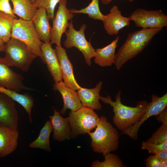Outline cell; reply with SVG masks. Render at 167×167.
<instances>
[{
    "label": "cell",
    "instance_id": "obj_28",
    "mask_svg": "<svg viewBox=\"0 0 167 167\" xmlns=\"http://www.w3.org/2000/svg\"><path fill=\"white\" fill-rule=\"evenodd\" d=\"M60 0H36L35 5L37 8H43L46 11L49 19H53L54 17L55 7Z\"/></svg>",
    "mask_w": 167,
    "mask_h": 167
},
{
    "label": "cell",
    "instance_id": "obj_33",
    "mask_svg": "<svg viewBox=\"0 0 167 167\" xmlns=\"http://www.w3.org/2000/svg\"><path fill=\"white\" fill-rule=\"evenodd\" d=\"M156 119L162 124H167V107L165 109L156 116Z\"/></svg>",
    "mask_w": 167,
    "mask_h": 167
},
{
    "label": "cell",
    "instance_id": "obj_7",
    "mask_svg": "<svg viewBox=\"0 0 167 167\" xmlns=\"http://www.w3.org/2000/svg\"><path fill=\"white\" fill-rule=\"evenodd\" d=\"M87 25L84 24L79 30H76L75 29L71 20L69 23L68 29L65 33L66 39L64 45L67 49L72 47L78 49L83 54L86 64L90 66L92 63L91 59L95 56V49L90 41H88L85 38L84 31Z\"/></svg>",
    "mask_w": 167,
    "mask_h": 167
},
{
    "label": "cell",
    "instance_id": "obj_27",
    "mask_svg": "<svg viewBox=\"0 0 167 167\" xmlns=\"http://www.w3.org/2000/svg\"><path fill=\"white\" fill-rule=\"evenodd\" d=\"M105 160L102 162L96 160L92 162V167H125L119 157L116 155L110 152L104 156Z\"/></svg>",
    "mask_w": 167,
    "mask_h": 167
},
{
    "label": "cell",
    "instance_id": "obj_11",
    "mask_svg": "<svg viewBox=\"0 0 167 167\" xmlns=\"http://www.w3.org/2000/svg\"><path fill=\"white\" fill-rule=\"evenodd\" d=\"M4 58L0 57V87L16 92L24 89L31 90L23 81L24 78L9 67Z\"/></svg>",
    "mask_w": 167,
    "mask_h": 167
},
{
    "label": "cell",
    "instance_id": "obj_13",
    "mask_svg": "<svg viewBox=\"0 0 167 167\" xmlns=\"http://www.w3.org/2000/svg\"><path fill=\"white\" fill-rule=\"evenodd\" d=\"M19 116L14 101L0 92V122L17 129Z\"/></svg>",
    "mask_w": 167,
    "mask_h": 167
},
{
    "label": "cell",
    "instance_id": "obj_31",
    "mask_svg": "<svg viewBox=\"0 0 167 167\" xmlns=\"http://www.w3.org/2000/svg\"><path fill=\"white\" fill-rule=\"evenodd\" d=\"M146 167H161V160L154 155L149 156L145 161Z\"/></svg>",
    "mask_w": 167,
    "mask_h": 167
},
{
    "label": "cell",
    "instance_id": "obj_19",
    "mask_svg": "<svg viewBox=\"0 0 167 167\" xmlns=\"http://www.w3.org/2000/svg\"><path fill=\"white\" fill-rule=\"evenodd\" d=\"M49 19L46 10L40 8L31 20L40 40L45 43H49L51 40L52 27Z\"/></svg>",
    "mask_w": 167,
    "mask_h": 167
},
{
    "label": "cell",
    "instance_id": "obj_3",
    "mask_svg": "<svg viewBox=\"0 0 167 167\" xmlns=\"http://www.w3.org/2000/svg\"><path fill=\"white\" fill-rule=\"evenodd\" d=\"M93 132H89L91 147L95 152L102 154L114 152L118 148L119 136L117 130L107 121L105 116L100 118L99 122Z\"/></svg>",
    "mask_w": 167,
    "mask_h": 167
},
{
    "label": "cell",
    "instance_id": "obj_35",
    "mask_svg": "<svg viewBox=\"0 0 167 167\" xmlns=\"http://www.w3.org/2000/svg\"><path fill=\"white\" fill-rule=\"evenodd\" d=\"M101 2L104 5H108L110 4V3L113 0H100ZM129 1L131 2H133L135 0H126Z\"/></svg>",
    "mask_w": 167,
    "mask_h": 167
},
{
    "label": "cell",
    "instance_id": "obj_37",
    "mask_svg": "<svg viewBox=\"0 0 167 167\" xmlns=\"http://www.w3.org/2000/svg\"><path fill=\"white\" fill-rule=\"evenodd\" d=\"M167 167V159L161 160V167Z\"/></svg>",
    "mask_w": 167,
    "mask_h": 167
},
{
    "label": "cell",
    "instance_id": "obj_34",
    "mask_svg": "<svg viewBox=\"0 0 167 167\" xmlns=\"http://www.w3.org/2000/svg\"><path fill=\"white\" fill-rule=\"evenodd\" d=\"M153 155H155L161 160L167 159V149L159 151L155 153Z\"/></svg>",
    "mask_w": 167,
    "mask_h": 167
},
{
    "label": "cell",
    "instance_id": "obj_4",
    "mask_svg": "<svg viewBox=\"0 0 167 167\" xmlns=\"http://www.w3.org/2000/svg\"><path fill=\"white\" fill-rule=\"evenodd\" d=\"M5 45L4 58L9 66H15L23 71L29 69L33 60L38 56L21 41L11 38Z\"/></svg>",
    "mask_w": 167,
    "mask_h": 167
},
{
    "label": "cell",
    "instance_id": "obj_25",
    "mask_svg": "<svg viewBox=\"0 0 167 167\" xmlns=\"http://www.w3.org/2000/svg\"><path fill=\"white\" fill-rule=\"evenodd\" d=\"M16 18L15 15L0 11V39L5 43L11 38L14 21Z\"/></svg>",
    "mask_w": 167,
    "mask_h": 167
},
{
    "label": "cell",
    "instance_id": "obj_38",
    "mask_svg": "<svg viewBox=\"0 0 167 167\" xmlns=\"http://www.w3.org/2000/svg\"><path fill=\"white\" fill-rule=\"evenodd\" d=\"M35 0H31V1L32 2V3L35 4Z\"/></svg>",
    "mask_w": 167,
    "mask_h": 167
},
{
    "label": "cell",
    "instance_id": "obj_6",
    "mask_svg": "<svg viewBox=\"0 0 167 167\" xmlns=\"http://www.w3.org/2000/svg\"><path fill=\"white\" fill-rule=\"evenodd\" d=\"M94 109L83 106L75 111H71L67 118L73 138L87 133L95 128L100 118Z\"/></svg>",
    "mask_w": 167,
    "mask_h": 167
},
{
    "label": "cell",
    "instance_id": "obj_8",
    "mask_svg": "<svg viewBox=\"0 0 167 167\" xmlns=\"http://www.w3.org/2000/svg\"><path fill=\"white\" fill-rule=\"evenodd\" d=\"M128 18L136 26L142 28H163L167 27V16L161 10L148 11L139 8Z\"/></svg>",
    "mask_w": 167,
    "mask_h": 167
},
{
    "label": "cell",
    "instance_id": "obj_2",
    "mask_svg": "<svg viewBox=\"0 0 167 167\" xmlns=\"http://www.w3.org/2000/svg\"><path fill=\"white\" fill-rule=\"evenodd\" d=\"M163 28H142L128 33L123 44L115 54L113 64L118 70L128 61L136 56Z\"/></svg>",
    "mask_w": 167,
    "mask_h": 167
},
{
    "label": "cell",
    "instance_id": "obj_32",
    "mask_svg": "<svg viewBox=\"0 0 167 167\" xmlns=\"http://www.w3.org/2000/svg\"><path fill=\"white\" fill-rule=\"evenodd\" d=\"M10 0H0V11L15 15L10 3Z\"/></svg>",
    "mask_w": 167,
    "mask_h": 167
},
{
    "label": "cell",
    "instance_id": "obj_22",
    "mask_svg": "<svg viewBox=\"0 0 167 167\" xmlns=\"http://www.w3.org/2000/svg\"><path fill=\"white\" fill-rule=\"evenodd\" d=\"M13 5L12 11L21 18L31 20L38 8L31 0H10Z\"/></svg>",
    "mask_w": 167,
    "mask_h": 167
},
{
    "label": "cell",
    "instance_id": "obj_16",
    "mask_svg": "<svg viewBox=\"0 0 167 167\" xmlns=\"http://www.w3.org/2000/svg\"><path fill=\"white\" fill-rule=\"evenodd\" d=\"M53 89L58 91L63 100V107L59 112L61 115L65 114L68 109L74 111L83 106L77 92L76 91L66 86L63 81L55 83L53 84Z\"/></svg>",
    "mask_w": 167,
    "mask_h": 167
},
{
    "label": "cell",
    "instance_id": "obj_9",
    "mask_svg": "<svg viewBox=\"0 0 167 167\" xmlns=\"http://www.w3.org/2000/svg\"><path fill=\"white\" fill-rule=\"evenodd\" d=\"M59 3L58 10L53 19L50 43L60 46L62 36L66 31L69 25V21L72 20L73 14L66 7L67 0H60Z\"/></svg>",
    "mask_w": 167,
    "mask_h": 167
},
{
    "label": "cell",
    "instance_id": "obj_18",
    "mask_svg": "<svg viewBox=\"0 0 167 167\" xmlns=\"http://www.w3.org/2000/svg\"><path fill=\"white\" fill-rule=\"evenodd\" d=\"M53 109V115L49 116L53 126V139L62 142L73 138L67 118H63L58 110L54 108Z\"/></svg>",
    "mask_w": 167,
    "mask_h": 167
},
{
    "label": "cell",
    "instance_id": "obj_15",
    "mask_svg": "<svg viewBox=\"0 0 167 167\" xmlns=\"http://www.w3.org/2000/svg\"><path fill=\"white\" fill-rule=\"evenodd\" d=\"M105 16V20L103 22L104 27L106 32L110 35H117L121 29L130 25V21L128 17L122 15L117 6H113L109 13Z\"/></svg>",
    "mask_w": 167,
    "mask_h": 167
},
{
    "label": "cell",
    "instance_id": "obj_20",
    "mask_svg": "<svg viewBox=\"0 0 167 167\" xmlns=\"http://www.w3.org/2000/svg\"><path fill=\"white\" fill-rule=\"evenodd\" d=\"M102 84L101 81H99L93 88L88 89L81 87L77 90L78 95L83 106L97 110L101 109L102 105L99 100L101 96L100 92Z\"/></svg>",
    "mask_w": 167,
    "mask_h": 167
},
{
    "label": "cell",
    "instance_id": "obj_30",
    "mask_svg": "<svg viewBox=\"0 0 167 167\" xmlns=\"http://www.w3.org/2000/svg\"><path fill=\"white\" fill-rule=\"evenodd\" d=\"M141 148L147 150L149 153L153 154L161 150L167 149V141L159 143H149L144 141L141 143Z\"/></svg>",
    "mask_w": 167,
    "mask_h": 167
},
{
    "label": "cell",
    "instance_id": "obj_5",
    "mask_svg": "<svg viewBox=\"0 0 167 167\" xmlns=\"http://www.w3.org/2000/svg\"><path fill=\"white\" fill-rule=\"evenodd\" d=\"M11 38L23 42L45 63L41 49L43 43L40 40L31 20L15 19L12 28Z\"/></svg>",
    "mask_w": 167,
    "mask_h": 167
},
{
    "label": "cell",
    "instance_id": "obj_29",
    "mask_svg": "<svg viewBox=\"0 0 167 167\" xmlns=\"http://www.w3.org/2000/svg\"><path fill=\"white\" fill-rule=\"evenodd\" d=\"M167 141V124H162L161 126L146 141L159 143Z\"/></svg>",
    "mask_w": 167,
    "mask_h": 167
},
{
    "label": "cell",
    "instance_id": "obj_36",
    "mask_svg": "<svg viewBox=\"0 0 167 167\" xmlns=\"http://www.w3.org/2000/svg\"><path fill=\"white\" fill-rule=\"evenodd\" d=\"M5 43L0 39V52L4 51Z\"/></svg>",
    "mask_w": 167,
    "mask_h": 167
},
{
    "label": "cell",
    "instance_id": "obj_26",
    "mask_svg": "<svg viewBox=\"0 0 167 167\" xmlns=\"http://www.w3.org/2000/svg\"><path fill=\"white\" fill-rule=\"evenodd\" d=\"M70 10L73 14H86L88 15L89 18L94 19L101 20L103 22L105 20V15L103 14L100 10L99 0H92L88 6L81 9L77 10L71 8Z\"/></svg>",
    "mask_w": 167,
    "mask_h": 167
},
{
    "label": "cell",
    "instance_id": "obj_10",
    "mask_svg": "<svg viewBox=\"0 0 167 167\" xmlns=\"http://www.w3.org/2000/svg\"><path fill=\"white\" fill-rule=\"evenodd\" d=\"M151 99V101L148 103L145 112L141 119L122 131V134L127 135L132 139H137L138 131L142 124L150 117L153 116H156L167 107V93L161 97L153 94Z\"/></svg>",
    "mask_w": 167,
    "mask_h": 167
},
{
    "label": "cell",
    "instance_id": "obj_24",
    "mask_svg": "<svg viewBox=\"0 0 167 167\" xmlns=\"http://www.w3.org/2000/svg\"><path fill=\"white\" fill-rule=\"evenodd\" d=\"M53 129L50 121H46L41 129L38 137L29 144V147L40 148L48 152H50L51 149L49 143V137Z\"/></svg>",
    "mask_w": 167,
    "mask_h": 167
},
{
    "label": "cell",
    "instance_id": "obj_21",
    "mask_svg": "<svg viewBox=\"0 0 167 167\" xmlns=\"http://www.w3.org/2000/svg\"><path fill=\"white\" fill-rule=\"evenodd\" d=\"M120 39L118 36L108 45L95 50L94 62L102 67L110 66L113 64L116 49Z\"/></svg>",
    "mask_w": 167,
    "mask_h": 167
},
{
    "label": "cell",
    "instance_id": "obj_17",
    "mask_svg": "<svg viewBox=\"0 0 167 167\" xmlns=\"http://www.w3.org/2000/svg\"><path fill=\"white\" fill-rule=\"evenodd\" d=\"M49 43H43L41 46L45 63L52 76L54 83L63 81L59 63L55 49Z\"/></svg>",
    "mask_w": 167,
    "mask_h": 167
},
{
    "label": "cell",
    "instance_id": "obj_14",
    "mask_svg": "<svg viewBox=\"0 0 167 167\" xmlns=\"http://www.w3.org/2000/svg\"><path fill=\"white\" fill-rule=\"evenodd\" d=\"M19 136L17 129L0 122V157L7 156L16 149Z\"/></svg>",
    "mask_w": 167,
    "mask_h": 167
},
{
    "label": "cell",
    "instance_id": "obj_23",
    "mask_svg": "<svg viewBox=\"0 0 167 167\" xmlns=\"http://www.w3.org/2000/svg\"><path fill=\"white\" fill-rule=\"evenodd\" d=\"M0 92L6 95L21 105L28 114L29 121L31 123L32 122V110L34 101L30 95L27 93L20 94L17 92L0 87Z\"/></svg>",
    "mask_w": 167,
    "mask_h": 167
},
{
    "label": "cell",
    "instance_id": "obj_12",
    "mask_svg": "<svg viewBox=\"0 0 167 167\" xmlns=\"http://www.w3.org/2000/svg\"><path fill=\"white\" fill-rule=\"evenodd\" d=\"M55 50L59 63L63 82L67 87L77 91L81 87L75 79L73 66L68 58L66 49L61 46L56 45Z\"/></svg>",
    "mask_w": 167,
    "mask_h": 167
},
{
    "label": "cell",
    "instance_id": "obj_1",
    "mask_svg": "<svg viewBox=\"0 0 167 167\" xmlns=\"http://www.w3.org/2000/svg\"><path fill=\"white\" fill-rule=\"evenodd\" d=\"M121 91H118L115 96V100H112L111 96H101L100 99L104 104H109L113 108L114 116L113 122L117 128L121 131H125L139 121L143 115L148 102L145 101H138L136 106L125 105L121 102Z\"/></svg>",
    "mask_w": 167,
    "mask_h": 167
}]
</instances>
